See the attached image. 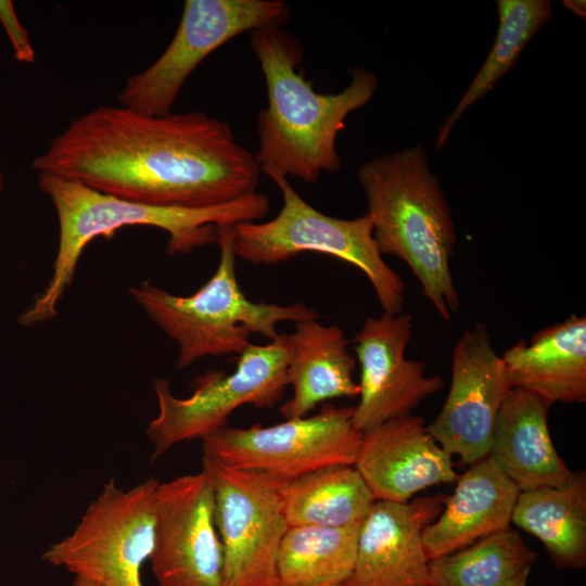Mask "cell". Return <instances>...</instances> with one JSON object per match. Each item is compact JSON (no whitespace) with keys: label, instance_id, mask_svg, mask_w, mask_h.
Instances as JSON below:
<instances>
[{"label":"cell","instance_id":"1","mask_svg":"<svg viewBox=\"0 0 586 586\" xmlns=\"http://www.w3.org/2000/svg\"><path fill=\"white\" fill-rule=\"evenodd\" d=\"M31 168L123 200L188 208L253 194L260 175L228 123L203 112L149 115L122 105L74 118Z\"/></svg>","mask_w":586,"mask_h":586},{"label":"cell","instance_id":"2","mask_svg":"<svg viewBox=\"0 0 586 586\" xmlns=\"http://www.w3.org/2000/svg\"><path fill=\"white\" fill-rule=\"evenodd\" d=\"M251 44L267 93V106L256 117L255 158L260 173L316 182L322 173L340 170L337 135L347 116L372 99L378 86L375 74L357 67L345 89L321 93L300 72L304 48L282 25L253 30Z\"/></svg>","mask_w":586,"mask_h":586},{"label":"cell","instance_id":"3","mask_svg":"<svg viewBox=\"0 0 586 586\" xmlns=\"http://www.w3.org/2000/svg\"><path fill=\"white\" fill-rule=\"evenodd\" d=\"M37 180L55 209L59 245L47 286L18 317L27 327L56 316L85 247L99 237L110 239L129 226L155 227L167 233L169 255L187 254L216 243L219 226L258 221L270 208L268 198L258 192L216 206L188 208L123 200L50 174H38Z\"/></svg>","mask_w":586,"mask_h":586},{"label":"cell","instance_id":"4","mask_svg":"<svg viewBox=\"0 0 586 586\" xmlns=\"http://www.w3.org/2000/svg\"><path fill=\"white\" fill-rule=\"evenodd\" d=\"M357 180L382 255L404 260L423 296L450 321L460 298L450 269L456 233L450 207L418 144L364 162Z\"/></svg>","mask_w":586,"mask_h":586},{"label":"cell","instance_id":"5","mask_svg":"<svg viewBox=\"0 0 586 586\" xmlns=\"http://www.w3.org/2000/svg\"><path fill=\"white\" fill-rule=\"evenodd\" d=\"M232 228L219 226L217 269L193 294L175 295L149 282L129 291L136 304L177 343L179 369L207 356L240 355L251 344L252 334L271 341L279 335V323L319 316L302 303H256L245 296L237 279Z\"/></svg>","mask_w":586,"mask_h":586},{"label":"cell","instance_id":"6","mask_svg":"<svg viewBox=\"0 0 586 586\" xmlns=\"http://www.w3.org/2000/svg\"><path fill=\"white\" fill-rule=\"evenodd\" d=\"M269 178L281 191L282 207L268 221L233 226L235 256L254 265L270 266L304 252L330 255L355 266L368 278L383 313H403L404 281L383 259L369 215L355 219L326 215L307 203L288 177Z\"/></svg>","mask_w":586,"mask_h":586},{"label":"cell","instance_id":"7","mask_svg":"<svg viewBox=\"0 0 586 586\" xmlns=\"http://www.w3.org/2000/svg\"><path fill=\"white\" fill-rule=\"evenodd\" d=\"M291 346L288 334L264 345L250 344L238 357L235 370L207 371L193 381L190 396L173 394L167 379L154 380L157 415L146 435L152 459L184 441L201 438L227 426L229 416L243 405L272 407L288 386Z\"/></svg>","mask_w":586,"mask_h":586},{"label":"cell","instance_id":"8","mask_svg":"<svg viewBox=\"0 0 586 586\" xmlns=\"http://www.w3.org/2000/svg\"><path fill=\"white\" fill-rule=\"evenodd\" d=\"M157 485L149 479L123 489L110 480L75 530L42 558L101 586H143L141 569L154 543Z\"/></svg>","mask_w":586,"mask_h":586},{"label":"cell","instance_id":"9","mask_svg":"<svg viewBox=\"0 0 586 586\" xmlns=\"http://www.w3.org/2000/svg\"><path fill=\"white\" fill-rule=\"evenodd\" d=\"M290 9L282 0H186L179 25L163 53L127 78L119 105L149 114L171 112L193 71L234 37L268 25H283Z\"/></svg>","mask_w":586,"mask_h":586},{"label":"cell","instance_id":"10","mask_svg":"<svg viewBox=\"0 0 586 586\" xmlns=\"http://www.w3.org/2000/svg\"><path fill=\"white\" fill-rule=\"evenodd\" d=\"M362 435L353 423V407L326 405L315 416L266 428H221L202 440V450L232 468L293 480L332 466H355Z\"/></svg>","mask_w":586,"mask_h":586},{"label":"cell","instance_id":"11","mask_svg":"<svg viewBox=\"0 0 586 586\" xmlns=\"http://www.w3.org/2000/svg\"><path fill=\"white\" fill-rule=\"evenodd\" d=\"M222 547V586H277V556L289 528L283 479L202 456Z\"/></svg>","mask_w":586,"mask_h":586},{"label":"cell","instance_id":"12","mask_svg":"<svg viewBox=\"0 0 586 586\" xmlns=\"http://www.w3.org/2000/svg\"><path fill=\"white\" fill-rule=\"evenodd\" d=\"M149 561L158 586H222L214 491L203 470L158 483Z\"/></svg>","mask_w":586,"mask_h":586},{"label":"cell","instance_id":"13","mask_svg":"<svg viewBox=\"0 0 586 586\" xmlns=\"http://www.w3.org/2000/svg\"><path fill=\"white\" fill-rule=\"evenodd\" d=\"M512 386L487 327L464 330L451 356V382L436 419L426 426L450 455L473 464L488 456L499 410Z\"/></svg>","mask_w":586,"mask_h":586},{"label":"cell","instance_id":"14","mask_svg":"<svg viewBox=\"0 0 586 586\" xmlns=\"http://www.w3.org/2000/svg\"><path fill=\"white\" fill-rule=\"evenodd\" d=\"M411 333L410 315L382 313L367 318L354 337L359 402L353 407V423L362 434L411 415L445 385L438 374H425L423 361L405 357Z\"/></svg>","mask_w":586,"mask_h":586},{"label":"cell","instance_id":"15","mask_svg":"<svg viewBox=\"0 0 586 586\" xmlns=\"http://www.w3.org/2000/svg\"><path fill=\"white\" fill-rule=\"evenodd\" d=\"M442 511L436 497L375 500L362 521L356 563L345 586H424L429 559L422 532Z\"/></svg>","mask_w":586,"mask_h":586},{"label":"cell","instance_id":"16","mask_svg":"<svg viewBox=\"0 0 586 586\" xmlns=\"http://www.w3.org/2000/svg\"><path fill=\"white\" fill-rule=\"evenodd\" d=\"M355 468L375 500L405 502L426 487L458 479L451 455L412 415L364 433Z\"/></svg>","mask_w":586,"mask_h":586},{"label":"cell","instance_id":"17","mask_svg":"<svg viewBox=\"0 0 586 586\" xmlns=\"http://www.w3.org/2000/svg\"><path fill=\"white\" fill-rule=\"evenodd\" d=\"M445 509L422 532L429 561L509 527L520 488L487 456L458 476Z\"/></svg>","mask_w":586,"mask_h":586},{"label":"cell","instance_id":"18","mask_svg":"<svg viewBox=\"0 0 586 586\" xmlns=\"http://www.w3.org/2000/svg\"><path fill=\"white\" fill-rule=\"evenodd\" d=\"M512 388L550 406L586 400V318L572 315L521 340L501 355Z\"/></svg>","mask_w":586,"mask_h":586},{"label":"cell","instance_id":"19","mask_svg":"<svg viewBox=\"0 0 586 586\" xmlns=\"http://www.w3.org/2000/svg\"><path fill=\"white\" fill-rule=\"evenodd\" d=\"M549 407L535 394L512 388L499 410L488 457L521 492L559 487L573 475L553 446Z\"/></svg>","mask_w":586,"mask_h":586},{"label":"cell","instance_id":"20","mask_svg":"<svg viewBox=\"0 0 586 586\" xmlns=\"http://www.w3.org/2000/svg\"><path fill=\"white\" fill-rule=\"evenodd\" d=\"M288 337V385L293 395L279 409L285 420L307 417L326 400L359 395L354 380L356 360L341 328L307 319L296 322Z\"/></svg>","mask_w":586,"mask_h":586},{"label":"cell","instance_id":"21","mask_svg":"<svg viewBox=\"0 0 586 586\" xmlns=\"http://www.w3.org/2000/svg\"><path fill=\"white\" fill-rule=\"evenodd\" d=\"M511 522L539 539L560 568L586 564V476L573 472L562 486L520 492Z\"/></svg>","mask_w":586,"mask_h":586},{"label":"cell","instance_id":"22","mask_svg":"<svg viewBox=\"0 0 586 586\" xmlns=\"http://www.w3.org/2000/svg\"><path fill=\"white\" fill-rule=\"evenodd\" d=\"M282 500L289 527L361 524L375 501L355 466H332L284 480Z\"/></svg>","mask_w":586,"mask_h":586},{"label":"cell","instance_id":"23","mask_svg":"<svg viewBox=\"0 0 586 586\" xmlns=\"http://www.w3.org/2000/svg\"><path fill=\"white\" fill-rule=\"evenodd\" d=\"M361 524L291 526L277 556V586L344 585L353 574Z\"/></svg>","mask_w":586,"mask_h":586},{"label":"cell","instance_id":"24","mask_svg":"<svg viewBox=\"0 0 586 586\" xmlns=\"http://www.w3.org/2000/svg\"><path fill=\"white\" fill-rule=\"evenodd\" d=\"M498 29L492 49L458 104L440 127L436 149L473 103L485 97L515 64L527 42L553 16L549 0H497Z\"/></svg>","mask_w":586,"mask_h":586},{"label":"cell","instance_id":"25","mask_svg":"<svg viewBox=\"0 0 586 586\" xmlns=\"http://www.w3.org/2000/svg\"><path fill=\"white\" fill-rule=\"evenodd\" d=\"M536 561L519 533L507 527L429 562L435 586H501Z\"/></svg>","mask_w":586,"mask_h":586},{"label":"cell","instance_id":"26","mask_svg":"<svg viewBox=\"0 0 586 586\" xmlns=\"http://www.w3.org/2000/svg\"><path fill=\"white\" fill-rule=\"evenodd\" d=\"M0 24L10 39L14 58L22 63H33L36 56L35 49L10 0H0Z\"/></svg>","mask_w":586,"mask_h":586},{"label":"cell","instance_id":"27","mask_svg":"<svg viewBox=\"0 0 586 586\" xmlns=\"http://www.w3.org/2000/svg\"><path fill=\"white\" fill-rule=\"evenodd\" d=\"M562 3L568 10H570L574 14L585 17L586 4L584 0H564L562 1Z\"/></svg>","mask_w":586,"mask_h":586},{"label":"cell","instance_id":"28","mask_svg":"<svg viewBox=\"0 0 586 586\" xmlns=\"http://www.w3.org/2000/svg\"><path fill=\"white\" fill-rule=\"evenodd\" d=\"M531 571H525L511 579L510 582L501 585V586H527V579Z\"/></svg>","mask_w":586,"mask_h":586},{"label":"cell","instance_id":"29","mask_svg":"<svg viewBox=\"0 0 586 586\" xmlns=\"http://www.w3.org/2000/svg\"><path fill=\"white\" fill-rule=\"evenodd\" d=\"M73 586H101L92 581L82 578V577H75L73 582Z\"/></svg>","mask_w":586,"mask_h":586},{"label":"cell","instance_id":"30","mask_svg":"<svg viewBox=\"0 0 586 586\" xmlns=\"http://www.w3.org/2000/svg\"><path fill=\"white\" fill-rule=\"evenodd\" d=\"M2 189H3V176L1 173V166H0V192L2 191Z\"/></svg>","mask_w":586,"mask_h":586},{"label":"cell","instance_id":"31","mask_svg":"<svg viewBox=\"0 0 586 586\" xmlns=\"http://www.w3.org/2000/svg\"><path fill=\"white\" fill-rule=\"evenodd\" d=\"M320 586H345V585H320Z\"/></svg>","mask_w":586,"mask_h":586},{"label":"cell","instance_id":"32","mask_svg":"<svg viewBox=\"0 0 586 586\" xmlns=\"http://www.w3.org/2000/svg\"><path fill=\"white\" fill-rule=\"evenodd\" d=\"M424 586H435V585L432 584V583H429V584H426V585H424Z\"/></svg>","mask_w":586,"mask_h":586}]
</instances>
